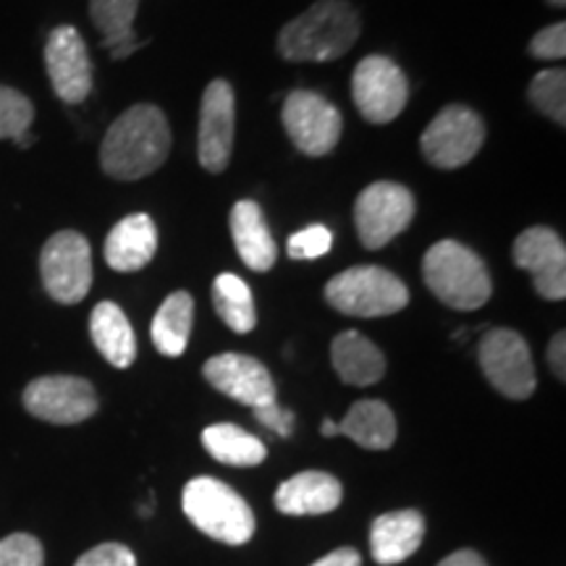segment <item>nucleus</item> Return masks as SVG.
<instances>
[{"label":"nucleus","mask_w":566,"mask_h":566,"mask_svg":"<svg viewBox=\"0 0 566 566\" xmlns=\"http://www.w3.org/2000/svg\"><path fill=\"white\" fill-rule=\"evenodd\" d=\"M566 0H548V6H554V9H564Z\"/></svg>","instance_id":"obj_40"},{"label":"nucleus","mask_w":566,"mask_h":566,"mask_svg":"<svg viewBox=\"0 0 566 566\" xmlns=\"http://www.w3.org/2000/svg\"><path fill=\"white\" fill-rule=\"evenodd\" d=\"M212 304L221 321L229 325L233 334H250L258 325V310L250 286L233 273L218 275L212 283Z\"/></svg>","instance_id":"obj_27"},{"label":"nucleus","mask_w":566,"mask_h":566,"mask_svg":"<svg viewBox=\"0 0 566 566\" xmlns=\"http://www.w3.org/2000/svg\"><path fill=\"white\" fill-rule=\"evenodd\" d=\"M514 265L533 275L535 292L548 302L566 296V247L564 239L546 226L522 231L512 247Z\"/></svg>","instance_id":"obj_14"},{"label":"nucleus","mask_w":566,"mask_h":566,"mask_svg":"<svg viewBox=\"0 0 566 566\" xmlns=\"http://www.w3.org/2000/svg\"><path fill=\"white\" fill-rule=\"evenodd\" d=\"M338 436L352 438L354 443L370 451H386L396 441V417L391 407L378 399L357 401L342 422H338Z\"/></svg>","instance_id":"obj_24"},{"label":"nucleus","mask_w":566,"mask_h":566,"mask_svg":"<svg viewBox=\"0 0 566 566\" xmlns=\"http://www.w3.org/2000/svg\"><path fill=\"white\" fill-rule=\"evenodd\" d=\"M0 566H45V551L38 537L17 533L0 541Z\"/></svg>","instance_id":"obj_30"},{"label":"nucleus","mask_w":566,"mask_h":566,"mask_svg":"<svg viewBox=\"0 0 566 566\" xmlns=\"http://www.w3.org/2000/svg\"><path fill=\"white\" fill-rule=\"evenodd\" d=\"M530 103L537 111L546 113L551 122L566 126V71L548 69L541 71L533 82H530Z\"/></svg>","instance_id":"obj_28"},{"label":"nucleus","mask_w":566,"mask_h":566,"mask_svg":"<svg viewBox=\"0 0 566 566\" xmlns=\"http://www.w3.org/2000/svg\"><path fill=\"white\" fill-rule=\"evenodd\" d=\"M90 336L97 352L118 370H126L137 359V336H134L129 317L116 302H101L92 310Z\"/></svg>","instance_id":"obj_22"},{"label":"nucleus","mask_w":566,"mask_h":566,"mask_svg":"<svg viewBox=\"0 0 566 566\" xmlns=\"http://www.w3.org/2000/svg\"><path fill=\"white\" fill-rule=\"evenodd\" d=\"M195 325V300L189 292H174L153 317V344L166 357H181L187 352Z\"/></svg>","instance_id":"obj_25"},{"label":"nucleus","mask_w":566,"mask_h":566,"mask_svg":"<svg viewBox=\"0 0 566 566\" xmlns=\"http://www.w3.org/2000/svg\"><path fill=\"white\" fill-rule=\"evenodd\" d=\"M363 21L346 0H317L279 32V53L292 63H325L346 55L359 40Z\"/></svg>","instance_id":"obj_2"},{"label":"nucleus","mask_w":566,"mask_h":566,"mask_svg":"<svg viewBox=\"0 0 566 566\" xmlns=\"http://www.w3.org/2000/svg\"><path fill=\"white\" fill-rule=\"evenodd\" d=\"M424 537V516L415 509L380 514L370 527V554L375 564L394 566L407 562Z\"/></svg>","instance_id":"obj_19"},{"label":"nucleus","mask_w":566,"mask_h":566,"mask_svg":"<svg viewBox=\"0 0 566 566\" xmlns=\"http://www.w3.org/2000/svg\"><path fill=\"white\" fill-rule=\"evenodd\" d=\"M142 0H90V19L103 34V48H108L113 59L124 61L145 45L134 32Z\"/></svg>","instance_id":"obj_23"},{"label":"nucleus","mask_w":566,"mask_h":566,"mask_svg":"<svg viewBox=\"0 0 566 566\" xmlns=\"http://www.w3.org/2000/svg\"><path fill=\"white\" fill-rule=\"evenodd\" d=\"M105 263L118 273H137L158 252V226L145 212H134L113 226L105 239Z\"/></svg>","instance_id":"obj_17"},{"label":"nucleus","mask_w":566,"mask_h":566,"mask_svg":"<svg viewBox=\"0 0 566 566\" xmlns=\"http://www.w3.org/2000/svg\"><path fill=\"white\" fill-rule=\"evenodd\" d=\"M310 566H363V556H359V551L354 548H336L331 551L328 556L317 558V562Z\"/></svg>","instance_id":"obj_36"},{"label":"nucleus","mask_w":566,"mask_h":566,"mask_svg":"<svg viewBox=\"0 0 566 566\" xmlns=\"http://www.w3.org/2000/svg\"><path fill=\"white\" fill-rule=\"evenodd\" d=\"M171 153V126L158 105L142 103L124 111L105 132L103 171L116 181H137L158 171Z\"/></svg>","instance_id":"obj_1"},{"label":"nucleus","mask_w":566,"mask_h":566,"mask_svg":"<svg viewBox=\"0 0 566 566\" xmlns=\"http://www.w3.org/2000/svg\"><path fill=\"white\" fill-rule=\"evenodd\" d=\"M281 124L296 150L310 158H323L336 150L344 132V118L336 105L310 90L289 92L281 108Z\"/></svg>","instance_id":"obj_8"},{"label":"nucleus","mask_w":566,"mask_h":566,"mask_svg":"<svg viewBox=\"0 0 566 566\" xmlns=\"http://www.w3.org/2000/svg\"><path fill=\"white\" fill-rule=\"evenodd\" d=\"M74 566H137V556L124 543H101L87 551Z\"/></svg>","instance_id":"obj_33"},{"label":"nucleus","mask_w":566,"mask_h":566,"mask_svg":"<svg viewBox=\"0 0 566 566\" xmlns=\"http://www.w3.org/2000/svg\"><path fill=\"white\" fill-rule=\"evenodd\" d=\"M422 279L446 307L459 313L483 307L493 294L491 273L480 254L454 239H443L424 252Z\"/></svg>","instance_id":"obj_3"},{"label":"nucleus","mask_w":566,"mask_h":566,"mask_svg":"<svg viewBox=\"0 0 566 566\" xmlns=\"http://www.w3.org/2000/svg\"><path fill=\"white\" fill-rule=\"evenodd\" d=\"M325 302L349 317H386L407 307L409 289L386 268L357 265L325 283Z\"/></svg>","instance_id":"obj_5"},{"label":"nucleus","mask_w":566,"mask_h":566,"mask_svg":"<svg viewBox=\"0 0 566 566\" xmlns=\"http://www.w3.org/2000/svg\"><path fill=\"white\" fill-rule=\"evenodd\" d=\"M231 237L242 263L254 273H268L279 260V247L254 200H239L231 210Z\"/></svg>","instance_id":"obj_20"},{"label":"nucleus","mask_w":566,"mask_h":566,"mask_svg":"<svg viewBox=\"0 0 566 566\" xmlns=\"http://www.w3.org/2000/svg\"><path fill=\"white\" fill-rule=\"evenodd\" d=\"M24 407L51 424H80L97 412V394L76 375H45L24 388Z\"/></svg>","instance_id":"obj_12"},{"label":"nucleus","mask_w":566,"mask_h":566,"mask_svg":"<svg viewBox=\"0 0 566 566\" xmlns=\"http://www.w3.org/2000/svg\"><path fill=\"white\" fill-rule=\"evenodd\" d=\"M485 142V124L467 105H446L422 132L420 147L430 166L454 171L480 153Z\"/></svg>","instance_id":"obj_10"},{"label":"nucleus","mask_w":566,"mask_h":566,"mask_svg":"<svg viewBox=\"0 0 566 566\" xmlns=\"http://www.w3.org/2000/svg\"><path fill=\"white\" fill-rule=\"evenodd\" d=\"M331 247H334V233L325 229V226L315 223L289 237L286 250L292 260H317L328 254Z\"/></svg>","instance_id":"obj_31"},{"label":"nucleus","mask_w":566,"mask_h":566,"mask_svg":"<svg viewBox=\"0 0 566 566\" xmlns=\"http://www.w3.org/2000/svg\"><path fill=\"white\" fill-rule=\"evenodd\" d=\"M478 359L483 375L506 399L525 401L535 394L537 375L525 338L512 328H493L480 338Z\"/></svg>","instance_id":"obj_6"},{"label":"nucleus","mask_w":566,"mask_h":566,"mask_svg":"<svg viewBox=\"0 0 566 566\" xmlns=\"http://www.w3.org/2000/svg\"><path fill=\"white\" fill-rule=\"evenodd\" d=\"M331 363L338 378L349 386H373L386 375L384 352L357 331H344L334 338Z\"/></svg>","instance_id":"obj_21"},{"label":"nucleus","mask_w":566,"mask_h":566,"mask_svg":"<svg viewBox=\"0 0 566 566\" xmlns=\"http://www.w3.org/2000/svg\"><path fill=\"white\" fill-rule=\"evenodd\" d=\"M530 55L541 61H562L566 59V24L556 21V24L546 27L530 40Z\"/></svg>","instance_id":"obj_32"},{"label":"nucleus","mask_w":566,"mask_h":566,"mask_svg":"<svg viewBox=\"0 0 566 566\" xmlns=\"http://www.w3.org/2000/svg\"><path fill=\"white\" fill-rule=\"evenodd\" d=\"M45 69L55 95L66 105H80L92 92V59L76 27H55L45 42Z\"/></svg>","instance_id":"obj_15"},{"label":"nucleus","mask_w":566,"mask_h":566,"mask_svg":"<svg viewBox=\"0 0 566 566\" xmlns=\"http://www.w3.org/2000/svg\"><path fill=\"white\" fill-rule=\"evenodd\" d=\"M181 506L200 533L226 546H244L258 527L250 504L218 478L189 480Z\"/></svg>","instance_id":"obj_4"},{"label":"nucleus","mask_w":566,"mask_h":566,"mask_svg":"<svg viewBox=\"0 0 566 566\" xmlns=\"http://www.w3.org/2000/svg\"><path fill=\"white\" fill-rule=\"evenodd\" d=\"M40 275L45 292L59 304H76L92 286V250L80 231H59L40 252Z\"/></svg>","instance_id":"obj_9"},{"label":"nucleus","mask_w":566,"mask_h":566,"mask_svg":"<svg viewBox=\"0 0 566 566\" xmlns=\"http://www.w3.org/2000/svg\"><path fill=\"white\" fill-rule=\"evenodd\" d=\"M237 132V95L226 80H212L200 103V132H197V158L210 174H223L233 153Z\"/></svg>","instance_id":"obj_13"},{"label":"nucleus","mask_w":566,"mask_h":566,"mask_svg":"<svg viewBox=\"0 0 566 566\" xmlns=\"http://www.w3.org/2000/svg\"><path fill=\"white\" fill-rule=\"evenodd\" d=\"M438 566H488V564H485V558L478 554V551L464 548V551H457V554L446 556Z\"/></svg>","instance_id":"obj_37"},{"label":"nucleus","mask_w":566,"mask_h":566,"mask_svg":"<svg viewBox=\"0 0 566 566\" xmlns=\"http://www.w3.org/2000/svg\"><path fill=\"white\" fill-rule=\"evenodd\" d=\"M321 433H323L325 438H334V436H338V422H334V420H325V422L321 424Z\"/></svg>","instance_id":"obj_38"},{"label":"nucleus","mask_w":566,"mask_h":566,"mask_svg":"<svg viewBox=\"0 0 566 566\" xmlns=\"http://www.w3.org/2000/svg\"><path fill=\"white\" fill-rule=\"evenodd\" d=\"M252 412H254V420L263 424V428L271 430V433L281 436V438H289L294 433L296 417L292 409L279 407V401H273V405H268V407L252 409Z\"/></svg>","instance_id":"obj_34"},{"label":"nucleus","mask_w":566,"mask_h":566,"mask_svg":"<svg viewBox=\"0 0 566 566\" xmlns=\"http://www.w3.org/2000/svg\"><path fill=\"white\" fill-rule=\"evenodd\" d=\"M548 365L558 380H566V334L558 331V334L551 338L548 344Z\"/></svg>","instance_id":"obj_35"},{"label":"nucleus","mask_w":566,"mask_h":566,"mask_svg":"<svg viewBox=\"0 0 566 566\" xmlns=\"http://www.w3.org/2000/svg\"><path fill=\"white\" fill-rule=\"evenodd\" d=\"M344 488L328 472L307 470L283 480L275 491V509L289 516H317L342 506Z\"/></svg>","instance_id":"obj_18"},{"label":"nucleus","mask_w":566,"mask_h":566,"mask_svg":"<svg viewBox=\"0 0 566 566\" xmlns=\"http://www.w3.org/2000/svg\"><path fill=\"white\" fill-rule=\"evenodd\" d=\"M13 145L21 147V150H24V147H32V145H34V137H32L30 132H24V134H19L17 139H13Z\"/></svg>","instance_id":"obj_39"},{"label":"nucleus","mask_w":566,"mask_h":566,"mask_svg":"<svg viewBox=\"0 0 566 566\" xmlns=\"http://www.w3.org/2000/svg\"><path fill=\"white\" fill-rule=\"evenodd\" d=\"M202 446L216 462L229 467H258L265 462L268 449L258 436L231 422L210 424L202 430Z\"/></svg>","instance_id":"obj_26"},{"label":"nucleus","mask_w":566,"mask_h":566,"mask_svg":"<svg viewBox=\"0 0 566 566\" xmlns=\"http://www.w3.org/2000/svg\"><path fill=\"white\" fill-rule=\"evenodd\" d=\"M352 97L359 116L370 124H391L407 108L409 82L386 55H367L352 76Z\"/></svg>","instance_id":"obj_11"},{"label":"nucleus","mask_w":566,"mask_h":566,"mask_svg":"<svg viewBox=\"0 0 566 566\" xmlns=\"http://www.w3.org/2000/svg\"><path fill=\"white\" fill-rule=\"evenodd\" d=\"M205 380L244 407H268L275 401V384L268 367L250 354L226 352L210 357L202 367Z\"/></svg>","instance_id":"obj_16"},{"label":"nucleus","mask_w":566,"mask_h":566,"mask_svg":"<svg viewBox=\"0 0 566 566\" xmlns=\"http://www.w3.org/2000/svg\"><path fill=\"white\" fill-rule=\"evenodd\" d=\"M415 218V197L396 181H375L354 202V226L367 250H380L409 229Z\"/></svg>","instance_id":"obj_7"},{"label":"nucleus","mask_w":566,"mask_h":566,"mask_svg":"<svg viewBox=\"0 0 566 566\" xmlns=\"http://www.w3.org/2000/svg\"><path fill=\"white\" fill-rule=\"evenodd\" d=\"M34 122V105L19 90L0 84V139H17L30 132Z\"/></svg>","instance_id":"obj_29"}]
</instances>
